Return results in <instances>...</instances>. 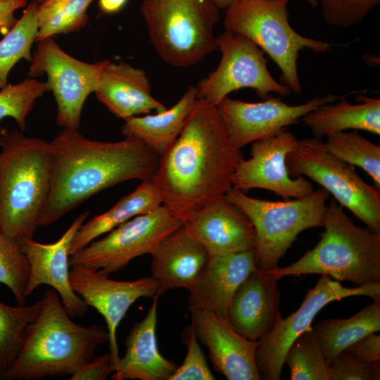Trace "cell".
I'll return each mask as SVG.
<instances>
[{
	"label": "cell",
	"mask_w": 380,
	"mask_h": 380,
	"mask_svg": "<svg viewBox=\"0 0 380 380\" xmlns=\"http://www.w3.org/2000/svg\"><path fill=\"white\" fill-rule=\"evenodd\" d=\"M161 205L160 194L152 181H141L132 193L122 197L108 210L82 224L72 241L70 255L121 224Z\"/></svg>",
	"instance_id": "4316f807"
},
{
	"label": "cell",
	"mask_w": 380,
	"mask_h": 380,
	"mask_svg": "<svg viewBox=\"0 0 380 380\" xmlns=\"http://www.w3.org/2000/svg\"><path fill=\"white\" fill-rule=\"evenodd\" d=\"M216 42L221 61L213 72L198 82V99L217 106L230 93L243 88L255 89L262 99L272 92L283 96L291 93L286 85L272 77L263 51L251 39L225 30L216 37Z\"/></svg>",
	"instance_id": "8fae6325"
},
{
	"label": "cell",
	"mask_w": 380,
	"mask_h": 380,
	"mask_svg": "<svg viewBox=\"0 0 380 380\" xmlns=\"http://www.w3.org/2000/svg\"><path fill=\"white\" fill-rule=\"evenodd\" d=\"M49 91L46 82L29 77L16 84H7L0 89V120L13 118L19 128L25 129L27 117L35 101Z\"/></svg>",
	"instance_id": "e575fe53"
},
{
	"label": "cell",
	"mask_w": 380,
	"mask_h": 380,
	"mask_svg": "<svg viewBox=\"0 0 380 380\" xmlns=\"http://www.w3.org/2000/svg\"><path fill=\"white\" fill-rule=\"evenodd\" d=\"M243 158L217 106L198 99L181 133L160 156L151 181L162 205L184 222L224 197Z\"/></svg>",
	"instance_id": "6da1fadb"
},
{
	"label": "cell",
	"mask_w": 380,
	"mask_h": 380,
	"mask_svg": "<svg viewBox=\"0 0 380 380\" xmlns=\"http://www.w3.org/2000/svg\"><path fill=\"white\" fill-rule=\"evenodd\" d=\"M183 227L209 256L253 250L255 246L253 223L224 197L194 213L183 222Z\"/></svg>",
	"instance_id": "d6986e66"
},
{
	"label": "cell",
	"mask_w": 380,
	"mask_h": 380,
	"mask_svg": "<svg viewBox=\"0 0 380 380\" xmlns=\"http://www.w3.org/2000/svg\"><path fill=\"white\" fill-rule=\"evenodd\" d=\"M151 255V277L160 296L177 288L189 290L210 257L183 225L164 239Z\"/></svg>",
	"instance_id": "cb8c5ba5"
},
{
	"label": "cell",
	"mask_w": 380,
	"mask_h": 380,
	"mask_svg": "<svg viewBox=\"0 0 380 380\" xmlns=\"http://www.w3.org/2000/svg\"><path fill=\"white\" fill-rule=\"evenodd\" d=\"M329 193L323 188L306 196L279 201L258 199L231 187L224 198L241 208L253 223L256 234V267L263 271L278 267L301 232L323 227Z\"/></svg>",
	"instance_id": "ba28073f"
},
{
	"label": "cell",
	"mask_w": 380,
	"mask_h": 380,
	"mask_svg": "<svg viewBox=\"0 0 380 380\" xmlns=\"http://www.w3.org/2000/svg\"><path fill=\"white\" fill-rule=\"evenodd\" d=\"M284 363L289 366L291 380H331L329 365L312 329L293 341Z\"/></svg>",
	"instance_id": "d6a6232c"
},
{
	"label": "cell",
	"mask_w": 380,
	"mask_h": 380,
	"mask_svg": "<svg viewBox=\"0 0 380 380\" xmlns=\"http://www.w3.org/2000/svg\"><path fill=\"white\" fill-rule=\"evenodd\" d=\"M215 0H143L140 12L152 46L166 63L194 65L217 49Z\"/></svg>",
	"instance_id": "8992f818"
},
{
	"label": "cell",
	"mask_w": 380,
	"mask_h": 380,
	"mask_svg": "<svg viewBox=\"0 0 380 380\" xmlns=\"http://www.w3.org/2000/svg\"><path fill=\"white\" fill-rule=\"evenodd\" d=\"M182 225V220L161 205L121 224L106 236L71 254L69 265L101 270L110 275L135 258L151 254L164 239Z\"/></svg>",
	"instance_id": "30bf717a"
},
{
	"label": "cell",
	"mask_w": 380,
	"mask_h": 380,
	"mask_svg": "<svg viewBox=\"0 0 380 380\" xmlns=\"http://www.w3.org/2000/svg\"><path fill=\"white\" fill-rule=\"evenodd\" d=\"M286 165L291 177L305 176L319 184L370 231L380 234V189L366 183L354 166L329 153L322 139H298Z\"/></svg>",
	"instance_id": "9c48e42d"
},
{
	"label": "cell",
	"mask_w": 380,
	"mask_h": 380,
	"mask_svg": "<svg viewBox=\"0 0 380 380\" xmlns=\"http://www.w3.org/2000/svg\"><path fill=\"white\" fill-rule=\"evenodd\" d=\"M197 94V87L190 86L170 108L154 115L145 114L124 120L122 134L125 137L134 136L141 139L161 156L181 133L198 99Z\"/></svg>",
	"instance_id": "484cf974"
},
{
	"label": "cell",
	"mask_w": 380,
	"mask_h": 380,
	"mask_svg": "<svg viewBox=\"0 0 380 380\" xmlns=\"http://www.w3.org/2000/svg\"><path fill=\"white\" fill-rule=\"evenodd\" d=\"M89 215V210L79 215L60 239L53 243H42L32 237L23 238L18 243L30 268L27 296L40 285H49L57 292L70 317H82L89 309L72 289L69 271L72 241Z\"/></svg>",
	"instance_id": "e0dca14e"
},
{
	"label": "cell",
	"mask_w": 380,
	"mask_h": 380,
	"mask_svg": "<svg viewBox=\"0 0 380 380\" xmlns=\"http://www.w3.org/2000/svg\"><path fill=\"white\" fill-rule=\"evenodd\" d=\"M289 0H236L225 10L224 30L242 34L253 42L277 65L280 83L298 94L302 87L298 73L299 52L305 49L325 53L330 42L304 37L290 25Z\"/></svg>",
	"instance_id": "52a82bcc"
},
{
	"label": "cell",
	"mask_w": 380,
	"mask_h": 380,
	"mask_svg": "<svg viewBox=\"0 0 380 380\" xmlns=\"http://www.w3.org/2000/svg\"><path fill=\"white\" fill-rule=\"evenodd\" d=\"M319 243L295 262L267 271L286 276L320 274L358 286L380 282V234L355 225L333 198Z\"/></svg>",
	"instance_id": "5b68a950"
},
{
	"label": "cell",
	"mask_w": 380,
	"mask_h": 380,
	"mask_svg": "<svg viewBox=\"0 0 380 380\" xmlns=\"http://www.w3.org/2000/svg\"><path fill=\"white\" fill-rule=\"evenodd\" d=\"M70 281L74 291L103 317L108 333L109 353L115 369L120 357L117 341L119 324L137 300L157 293L156 281L151 276L129 281L113 280L101 270L84 266L72 267Z\"/></svg>",
	"instance_id": "2e32d148"
},
{
	"label": "cell",
	"mask_w": 380,
	"mask_h": 380,
	"mask_svg": "<svg viewBox=\"0 0 380 380\" xmlns=\"http://www.w3.org/2000/svg\"><path fill=\"white\" fill-rule=\"evenodd\" d=\"M39 314L27 330L22 349L1 380H33L71 376L96 356L108 341L106 327L74 322L55 290L46 289Z\"/></svg>",
	"instance_id": "3957f363"
},
{
	"label": "cell",
	"mask_w": 380,
	"mask_h": 380,
	"mask_svg": "<svg viewBox=\"0 0 380 380\" xmlns=\"http://www.w3.org/2000/svg\"><path fill=\"white\" fill-rule=\"evenodd\" d=\"M127 0H99L101 11L106 14H113L118 12L125 4Z\"/></svg>",
	"instance_id": "b9f144b4"
},
{
	"label": "cell",
	"mask_w": 380,
	"mask_h": 380,
	"mask_svg": "<svg viewBox=\"0 0 380 380\" xmlns=\"http://www.w3.org/2000/svg\"><path fill=\"white\" fill-rule=\"evenodd\" d=\"M380 0H318L324 20L331 26L350 27L360 23Z\"/></svg>",
	"instance_id": "d590c367"
},
{
	"label": "cell",
	"mask_w": 380,
	"mask_h": 380,
	"mask_svg": "<svg viewBox=\"0 0 380 380\" xmlns=\"http://www.w3.org/2000/svg\"><path fill=\"white\" fill-rule=\"evenodd\" d=\"M51 177L39 227L49 226L97 193L120 182L151 180L160 156L141 139H89L63 129L51 141Z\"/></svg>",
	"instance_id": "7a4b0ae2"
},
{
	"label": "cell",
	"mask_w": 380,
	"mask_h": 380,
	"mask_svg": "<svg viewBox=\"0 0 380 380\" xmlns=\"http://www.w3.org/2000/svg\"><path fill=\"white\" fill-rule=\"evenodd\" d=\"M27 0H0V32L5 35L14 26L18 19L15 12L25 6Z\"/></svg>",
	"instance_id": "60d3db41"
},
{
	"label": "cell",
	"mask_w": 380,
	"mask_h": 380,
	"mask_svg": "<svg viewBox=\"0 0 380 380\" xmlns=\"http://www.w3.org/2000/svg\"><path fill=\"white\" fill-rule=\"evenodd\" d=\"M255 251L210 256L196 280L188 290V308L192 312L208 311L227 318L238 286L256 268Z\"/></svg>",
	"instance_id": "ffe728a7"
},
{
	"label": "cell",
	"mask_w": 380,
	"mask_h": 380,
	"mask_svg": "<svg viewBox=\"0 0 380 380\" xmlns=\"http://www.w3.org/2000/svg\"><path fill=\"white\" fill-rule=\"evenodd\" d=\"M42 299L29 305L10 306L0 301V376L20 353L29 325L39 314Z\"/></svg>",
	"instance_id": "f546056e"
},
{
	"label": "cell",
	"mask_w": 380,
	"mask_h": 380,
	"mask_svg": "<svg viewBox=\"0 0 380 380\" xmlns=\"http://www.w3.org/2000/svg\"><path fill=\"white\" fill-rule=\"evenodd\" d=\"M191 313V324L198 340L208 349L217 372L228 380H260L255 353L259 341L237 333L227 318L198 310Z\"/></svg>",
	"instance_id": "ac0fdd59"
},
{
	"label": "cell",
	"mask_w": 380,
	"mask_h": 380,
	"mask_svg": "<svg viewBox=\"0 0 380 380\" xmlns=\"http://www.w3.org/2000/svg\"><path fill=\"white\" fill-rule=\"evenodd\" d=\"M366 296L380 299V282L348 288L327 275H322L316 285L309 289L299 308L286 318L279 313L270 332L259 341L255 353L257 368L261 379L279 380L286 353L293 341L305 331L325 305L334 300Z\"/></svg>",
	"instance_id": "7c38bea8"
},
{
	"label": "cell",
	"mask_w": 380,
	"mask_h": 380,
	"mask_svg": "<svg viewBox=\"0 0 380 380\" xmlns=\"http://www.w3.org/2000/svg\"><path fill=\"white\" fill-rule=\"evenodd\" d=\"M185 343L187 347L183 363L177 367L170 380H214L205 355L192 324L188 328Z\"/></svg>",
	"instance_id": "8d00e7d4"
},
{
	"label": "cell",
	"mask_w": 380,
	"mask_h": 380,
	"mask_svg": "<svg viewBox=\"0 0 380 380\" xmlns=\"http://www.w3.org/2000/svg\"><path fill=\"white\" fill-rule=\"evenodd\" d=\"M0 148H1V146H0Z\"/></svg>",
	"instance_id": "bcb514c9"
},
{
	"label": "cell",
	"mask_w": 380,
	"mask_h": 380,
	"mask_svg": "<svg viewBox=\"0 0 380 380\" xmlns=\"http://www.w3.org/2000/svg\"><path fill=\"white\" fill-rule=\"evenodd\" d=\"M331 380H379L380 361L363 362L346 350L341 352L329 365Z\"/></svg>",
	"instance_id": "74e56055"
},
{
	"label": "cell",
	"mask_w": 380,
	"mask_h": 380,
	"mask_svg": "<svg viewBox=\"0 0 380 380\" xmlns=\"http://www.w3.org/2000/svg\"><path fill=\"white\" fill-rule=\"evenodd\" d=\"M307 1L312 7H317L318 6V0H305Z\"/></svg>",
	"instance_id": "ee69618b"
},
{
	"label": "cell",
	"mask_w": 380,
	"mask_h": 380,
	"mask_svg": "<svg viewBox=\"0 0 380 380\" xmlns=\"http://www.w3.org/2000/svg\"><path fill=\"white\" fill-rule=\"evenodd\" d=\"M344 350L365 362L380 361V336L374 333L369 334Z\"/></svg>",
	"instance_id": "ab89813d"
},
{
	"label": "cell",
	"mask_w": 380,
	"mask_h": 380,
	"mask_svg": "<svg viewBox=\"0 0 380 380\" xmlns=\"http://www.w3.org/2000/svg\"><path fill=\"white\" fill-rule=\"evenodd\" d=\"M379 330L380 299L349 318L321 320L313 329L329 365L346 348Z\"/></svg>",
	"instance_id": "83f0119b"
},
{
	"label": "cell",
	"mask_w": 380,
	"mask_h": 380,
	"mask_svg": "<svg viewBox=\"0 0 380 380\" xmlns=\"http://www.w3.org/2000/svg\"><path fill=\"white\" fill-rule=\"evenodd\" d=\"M236 0H215L220 9H226Z\"/></svg>",
	"instance_id": "7bdbcfd3"
},
{
	"label": "cell",
	"mask_w": 380,
	"mask_h": 380,
	"mask_svg": "<svg viewBox=\"0 0 380 380\" xmlns=\"http://www.w3.org/2000/svg\"><path fill=\"white\" fill-rule=\"evenodd\" d=\"M325 149L334 156L358 166L372 179L374 186L380 189V146L353 132H339L327 136Z\"/></svg>",
	"instance_id": "4dcf8cb0"
},
{
	"label": "cell",
	"mask_w": 380,
	"mask_h": 380,
	"mask_svg": "<svg viewBox=\"0 0 380 380\" xmlns=\"http://www.w3.org/2000/svg\"><path fill=\"white\" fill-rule=\"evenodd\" d=\"M101 69L94 90L98 100L115 116L125 120L166 107L151 94L146 72L125 63L101 61Z\"/></svg>",
	"instance_id": "7402d4cb"
},
{
	"label": "cell",
	"mask_w": 380,
	"mask_h": 380,
	"mask_svg": "<svg viewBox=\"0 0 380 380\" xmlns=\"http://www.w3.org/2000/svg\"><path fill=\"white\" fill-rule=\"evenodd\" d=\"M30 274L27 258L19 243L0 232V283L11 289L19 305H25Z\"/></svg>",
	"instance_id": "836d02e7"
},
{
	"label": "cell",
	"mask_w": 380,
	"mask_h": 380,
	"mask_svg": "<svg viewBox=\"0 0 380 380\" xmlns=\"http://www.w3.org/2000/svg\"><path fill=\"white\" fill-rule=\"evenodd\" d=\"M36 1L30 3L14 26L0 41V89L8 84L12 68L21 59L31 62V49L38 34Z\"/></svg>",
	"instance_id": "f1b7e54d"
},
{
	"label": "cell",
	"mask_w": 380,
	"mask_h": 380,
	"mask_svg": "<svg viewBox=\"0 0 380 380\" xmlns=\"http://www.w3.org/2000/svg\"><path fill=\"white\" fill-rule=\"evenodd\" d=\"M30 63V77L46 75V86L57 104V125L63 129H77L84 102L96 87L101 61L89 63L78 60L49 37L37 42Z\"/></svg>",
	"instance_id": "4fadbf2b"
},
{
	"label": "cell",
	"mask_w": 380,
	"mask_h": 380,
	"mask_svg": "<svg viewBox=\"0 0 380 380\" xmlns=\"http://www.w3.org/2000/svg\"><path fill=\"white\" fill-rule=\"evenodd\" d=\"M335 103L322 105L305 114L302 120L315 135L322 139L347 129L364 130L380 135V99L359 95L357 104L343 97Z\"/></svg>",
	"instance_id": "d4e9b609"
},
{
	"label": "cell",
	"mask_w": 380,
	"mask_h": 380,
	"mask_svg": "<svg viewBox=\"0 0 380 380\" xmlns=\"http://www.w3.org/2000/svg\"><path fill=\"white\" fill-rule=\"evenodd\" d=\"M0 232L19 243L39 227L51 177L50 142L17 129L0 132Z\"/></svg>",
	"instance_id": "277c9868"
},
{
	"label": "cell",
	"mask_w": 380,
	"mask_h": 380,
	"mask_svg": "<svg viewBox=\"0 0 380 380\" xmlns=\"http://www.w3.org/2000/svg\"><path fill=\"white\" fill-rule=\"evenodd\" d=\"M115 366L110 353L96 357L70 376V380H104L113 373Z\"/></svg>",
	"instance_id": "f35d334b"
},
{
	"label": "cell",
	"mask_w": 380,
	"mask_h": 380,
	"mask_svg": "<svg viewBox=\"0 0 380 380\" xmlns=\"http://www.w3.org/2000/svg\"><path fill=\"white\" fill-rule=\"evenodd\" d=\"M159 294L156 293L144 318L137 322L126 338L125 353L111 375L113 380H170L177 368L158 350L156 325Z\"/></svg>",
	"instance_id": "603a6c76"
},
{
	"label": "cell",
	"mask_w": 380,
	"mask_h": 380,
	"mask_svg": "<svg viewBox=\"0 0 380 380\" xmlns=\"http://www.w3.org/2000/svg\"><path fill=\"white\" fill-rule=\"evenodd\" d=\"M298 139L286 129L253 141L251 158H243L232 175V187L246 191L251 189H263L274 192L284 200L308 196L315 189L303 176L292 179L286 165L288 153L296 145Z\"/></svg>",
	"instance_id": "9a60e30c"
},
{
	"label": "cell",
	"mask_w": 380,
	"mask_h": 380,
	"mask_svg": "<svg viewBox=\"0 0 380 380\" xmlns=\"http://www.w3.org/2000/svg\"><path fill=\"white\" fill-rule=\"evenodd\" d=\"M93 0H46L37 8L36 42L58 34L72 32L88 22L87 9Z\"/></svg>",
	"instance_id": "1f68e13d"
},
{
	"label": "cell",
	"mask_w": 380,
	"mask_h": 380,
	"mask_svg": "<svg viewBox=\"0 0 380 380\" xmlns=\"http://www.w3.org/2000/svg\"><path fill=\"white\" fill-rule=\"evenodd\" d=\"M340 97L329 93L316 96L305 103L289 105L280 98L268 97L260 102H245L227 96L217 106L230 141L238 149L271 137L317 107Z\"/></svg>",
	"instance_id": "5bb4252c"
},
{
	"label": "cell",
	"mask_w": 380,
	"mask_h": 380,
	"mask_svg": "<svg viewBox=\"0 0 380 380\" xmlns=\"http://www.w3.org/2000/svg\"><path fill=\"white\" fill-rule=\"evenodd\" d=\"M34 1H36L38 4H42V3L44 2V1H46V0H34Z\"/></svg>",
	"instance_id": "f6af8a7d"
},
{
	"label": "cell",
	"mask_w": 380,
	"mask_h": 380,
	"mask_svg": "<svg viewBox=\"0 0 380 380\" xmlns=\"http://www.w3.org/2000/svg\"><path fill=\"white\" fill-rule=\"evenodd\" d=\"M277 281L267 271L256 267L238 286L227 315L237 333L260 341L270 332L280 312Z\"/></svg>",
	"instance_id": "44dd1931"
}]
</instances>
